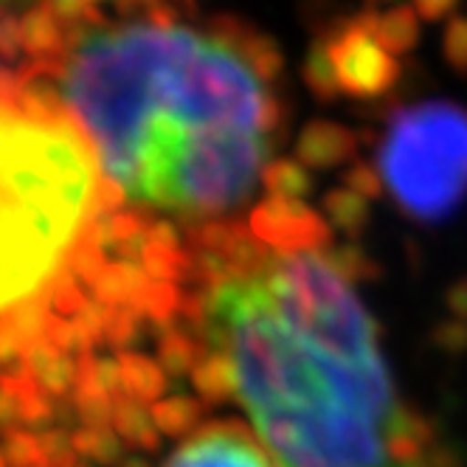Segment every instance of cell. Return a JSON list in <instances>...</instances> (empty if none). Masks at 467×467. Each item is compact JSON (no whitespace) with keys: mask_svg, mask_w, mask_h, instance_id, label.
<instances>
[{"mask_svg":"<svg viewBox=\"0 0 467 467\" xmlns=\"http://www.w3.org/2000/svg\"><path fill=\"white\" fill-rule=\"evenodd\" d=\"M51 68L102 175L186 225L248 203L285 132L279 48L237 17L130 15L71 37Z\"/></svg>","mask_w":467,"mask_h":467,"instance_id":"6da1fadb","label":"cell"},{"mask_svg":"<svg viewBox=\"0 0 467 467\" xmlns=\"http://www.w3.org/2000/svg\"><path fill=\"white\" fill-rule=\"evenodd\" d=\"M209 298V349L231 355L279 467H462L400 400L378 324L327 254H271Z\"/></svg>","mask_w":467,"mask_h":467,"instance_id":"7a4b0ae2","label":"cell"},{"mask_svg":"<svg viewBox=\"0 0 467 467\" xmlns=\"http://www.w3.org/2000/svg\"><path fill=\"white\" fill-rule=\"evenodd\" d=\"M102 181L93 144L68 113L40 119L0 102V316L68 268L102 217Z\"/></svg>","mask_w":467,"mask_h":467,"instance_id":"3957f363","label":"cell"},{"mask_svg":"<svg viewBox=\"0 0 467 467\" xmlns=\"http://www.w3.org/2000/svg\"><path fill=\"white\" fill-rule=\"evenodd\" d=\"M378 172L397 209L440 223L467 197V110L451 102L397 108L378 147Z\"/></svg>","mask_w":467,"mask_h":467,"instance_id":"277c9868","label":"cell"},{"mask_svg":"<svg viewBox=\"0 0 467 467\" xmlns=\"http://www.w3.org/2000/svg\"><path fill=\"white\" fill-rule=\"evenodd\" d=\"M375 17L378 12H366L321 40L341 93L355 99H378L400 79L397 57H391L375 37Z\"/></svg>","mask_w":467,"mask_h":467,"instance_id":"5b68a950","label":"cell"},{"mask_svg":"<svg viewBox=\"0 0 467 467\" xmlns=\"http://www.w3.org/2000/svg\"><path fill=\"white\" fill-rule=\"evenodd\" d=\"M248 228L274 254H321V248H329L332 243L327 217L310 209L305 200L265 197L254 206Z\"/></svg>","mask_w":467,"mask_h":467,"instance_id":"8992f818","label":"cell"},{"mask_svg":"<svg viewBox=\"0 0 467 467\" xmlns=\"http://www.w3.org/2000/svg\"><path fill=\"white\" fill-rule=\"evenodd\" d=\"M163 467H276L251 433L237 420H214L186 437Z\"/></svg>","mask_w":467,"mask_h":467,"instance_id":"52a82bcc","label":"cell"},{"mask_svg":"<svg viewBox=\"0 0 467 467\" xmlns=\"http://www.w3.org/2000/svg\"><path fill=\"white\" fill-rule=\"evenodd\" d=\"M358 150L355 132L336 121H313L302 130L296 144V161L307 170H336Z\"/></svg>","mask_w":467,"mask_h":467,"instance_id":"ba28073f","label":"cell"},{"mask_svg":"<svg viewBox=\"0 0 467 467\" xmlns=\"http://www.w3.org/2000/svg\"><path fill=\"white\" fill-rule=\"evenodd\" d=\"M147 285H150V276L144 274L139 262L116 259V262H108V268L99 274L90 293L96 302H102L108 307H136Z\"/></svg>","mask_w":467,"mask_h":467,"instance_id":"9c48e42d","label":"cell"},{"mask_svg":"<svg viewBox=\"0 0 467 467\" xmlns=\"http://www.w3.org/2000/svg\"><path fill=\"white\" fill-rule=\"evenodd\" d=\"M209 352L212 349H206V341L197 338L192 329H186L181 318L170 327L158 329V360L163 366V372H170L172 378L192 375L197 369V363Z\"/></svg>","mask_w":467,"mask_h":467,"instance_id":"30bf717a","label":"cell"},{"mask_svg":"<svg viewBox=\"0 0 467 467\" xmlns=\"http://www.w3.org/2000/svg\"><path fill=\"white\" fill-rule=\"evenodd\" d=\"M119 369H121V380H124V391L127 397L139 400V403H158L163 400V389H166V375L163 366L155 363L152 358L141 355V352H116Z\"/></svg>","mask_w":467,"mask_h":467,"instance_id":"8fae6325","label":"cell"},{"mask_svg":"<svg viewBox=\"0 0 467 467\" xmlns=\"http://www.w3.org/2000/svg\"><path fill=\"white\" fill-rule=\"evenodd\" d=\"M192 383L200 394H203L206 403H225V400L240 394L237 366H234V360L225 349H212L203 360H200L197 369L192 372Z\"/></svg>","mask_w":467,"mask_h":467,"instance_id":"7c38bea8","label":"cell"},{"mask_svg":"<svg viewBox=\"0 0 467 467\" xmlns=\"http://www.w3.org/2000/svg\"><path fill=\"white\" fill-rule=\"evenodd\" d=\"M113 428L124 445L141 448V451H158L161 448V431L152 420V411L144 409V403L132 397L116 400L113 409Z\"/></svg>","mask_w":467,"mask_h":467,"instance_id":"4fadbf2b","label":"cell"},{"mask_svg":"<svg viewBox=\"0 0 467 467\" xmlns=\"http://www.w3.org/2000/svg\"><path fill=\"white\" fill-rule=\"evenodd\" d=\"M375 37L391 57L409 54L420 40V15L414 6H394L375 17Z\"/></svg>","mask_w":467,"mask_h":467,"instance_id":"5bb4252c","label":"cell"},{"mask_svg":"<svg viewBox=\"0 0 467 467\" xmlns=\"http://www.w3.org/2000/svg\"><path fill=\"white\" fill-rule=\"evenodd\" d=\"M200 417H203V406L189 394L163 397L152 406V420H155L158 431L163 437H172V440L192 437V431L197 428Z\"/></svg>","mask_w":467,"mask_h":467,"instance_id":"9a60e30c","label":"cell"},{"mask_svg":"<svg viewBox=\"0 0 467 467\" xmlns=\"http://www.w3.org/2000/svg\"><path fill=\"white\" fill-rule=\"evenodd\" d=\"M262 186L268 189V197L305 200L313 192V178L305 163L290 161V158H276L268 166V172H265Z\"/></svg>","mask_w":467,"mask_h":467,"instance_id":"2e32d148","label":"cell"},{"mask_svg":"<svg viewBox=\"0 0 467 467\" xmlns=\"http://www.w3.org/2000/svg\"><path fill=\"white\" fill-rule=\"evenodd\" d=\"M74 448L79 459L105 464V467H119L124 462V442L116 431L110 428H74L71 431Z\"/></svg>","mask_w":467,"mask_h":467,"instance_id":"e0dca14e","label":"cell"},{"mask_svg":"<svg viewBox=\"0 0 467 467\" xmlns=\"http://www.w3.org/2000/svg\"><path fill=\"white\" fill-rule=\"evenodd\" d=\"M324 217L344 234H360L369 223V200L352 189H332L324 197Z\"/></svg>","mask_w":467,"mask_h":467,"instance_id":"ac0fdd59","label":"cell"},{"mask_svg":"<svg viewBox=\"0 0 467 467\" xmlns=\"http://www.w3.org/2000/svg\"><path fill=\"white\" fill-rule=\"evenodd\" d=\"M40 296L46 298V305L51 307V313L54 316H62V318H77L90 305L85 285L68 268H65Z\"/></svg>","mask_w":467,"mask_h":467,"instance_id":"d6986e66","label":"cell"},{"mask_svg":"<svg viewBox=\"0 0 467 467\" xmlns=\"http://www.w3.org/2000/svg\"><path fill=\"white\" fill-rule=\"evenodd\" d=\"M0 451H4L9 467H51L46 462L43 445H40V433H35L31 428H12L6 433H0Z\"/></svg>","mask_w":467,"mask_h":467,"instance_id":"ffe728a7","label":"cell"},{"mask_svg":"<svg viewBox=\"0 0 467 467\" xmlns=\"http://www.w3.org/2000/svg\"><path fill=\"white\" fill-rule=\"evenodd\" d=\"M144 316L136 307H110L108 327H105V344L116 352H130L136 347L144 332Z\"/></svg>","mask_w":467,"mask_h":467,"instance_id":"44dd1931","label":"cell"},{"mask_svg":"<svg viewBox=\"0 0 467 467\" xmlns=\"http://www.w3.org/2000/svg\"><path fill=\"white\" fill-rule=\"evenodd\" d=\"M305 82L321 99V102H332V99L341 93V88L336 82V74H332L327 48L321 46V40L310 48V54L305 59Z\"/></svg>","mask_w":467,"mask_h":467,"instance_id":"7402d4cb","label":"cell"},{"mask_svg":"<svg viewBox=\"0 0 467 467\" xmlns=\"http://www.w3.org/2000/svg\"><path fill=\"white\" fill-rule=\"evenodd\" d=\"M327 259L332 262V268H336L349 285H358V282H369L378 276V265L375 259L360 251L358 245H344V248H332L327 254Z\"/></svg>","mask_w":467,"mask_h":467,"instance_id":"603a6c76","label":"cell"},{"mask_svg":"<svg viewBox=\"0 0 467 467\" xmlns=\"http://www.w3.org/2000/svg\"><path fill=\"white\" fill-rule=\"evenodd\" d=\"M40 445H43V453H46V462L51 467H71L79 462V453L74 448V440H71V431L68 428H46L40 431Z\"/></svg>","mask_w":467,"mask_h":467,"instance_id":"cb8c5ba5","label":"cell"},{"mask_svg":"<svg viewBox=\"0 0 467 467\" xmlns=\"http://www.w3.org/2000/svg\"><path fill=\"white\" fill-rule=\"evenodd\" d=\"M442 48H445V57L453 68L467 71V17H462V15L451 17V23L445 28Z\"/></svg>","mask_w":467,"mask_h":467,"instance_id":"d4e9b609","label":"cell"},{"mask_svg":"<svg viewBox=\"0 0 467 467\" xmlns=\"http://www.w3.org/2000/svg\"><path fill=\"white\" fill-rule=\"evenodd\" d=\"M347 189H352L355 194H360L366 200H372V197H380V192L386 186H383L378 170H372V166H366V163H355L347 172Z\"/></svg>","mask_w":467,"mask_h":467,"instance_id":"484cf974","label":"cell"},{"mask_svg":"<svg viewBox=\"0 0 467 467\" xmlns=\"http://www.w3.org/2000/svg\"><path fill=\"white\" fill-rule=\"evenodd\" d=\"M26 54L23 35H20V17H0V59L15 62Z\"/></svg>","mask_w":467,"mask_h":467,"instance_id":"4316f807","label":"cell"},{"mask_svg":"<svg viewBox=\"0 0 467 467\" xmlns=\"http://www.w3.org/2000/svg\"><path fill=\"white\" fill-rule=\"evenodd\" d=\"M433 341H437V347L445 352H464L467 349V321L451 318V321L440 324L437 332H433Z\"/></svg>","mask_w":467,"mask_h":467,"instance_id":"83f0119b","label":"cell"},{"mask_svg":"<svg viewBox=\"0 0 467 467\" xmlns=\"http://www.w3.org/2000/svg\"><path fill=\"white\" fill-rule=\"evenodd\" d=\"M459 0H411V6L425 20H442L456 9Z\"/></svg>","mask_w":467,"mask_h":467,"instance_id":"f1b7e54d","label":"cell"},{"mask_svg":"<svg viewBox=\"0 0 467 467\" xmlns=\"http://www.w3.org/2000/svg\"><path fill=\"white\" fill-rule=\"evenodd\" d=\"M20 425V411H17V400L0 386V433H6Z\"/></svg>","mask_w":467,"mask_h":467,"instance_id":"f546056e","label":"cell"},{"mask_svg":"<svg viewBox=\"0 0 467 467\" xmlns=\"http://www.w3.org/2000/svg\"><path fill=\"white\" fill-rule=\"evenodd\" d=\"M445 302H448V310L453 313V318L467 321V279H459L456 285H451Z\"/></svg>","mask_w":467,"mask_h":467,"instance_id":"4dcf8cb0","label":"cell"},{"mask_svg":"<svg viewBox=\"0 0 467 467\" xmlns=\"http://www.w3.org/2000/svg\"><path fill=\"white\" fill-rule=\"evenodd\" d=\"M93 4H99V0H51V6H57L59 12H65L68 17H74V12L90 9Z\"/></svg>","mask_w":467,"mask_h":467,"instance_id":"1f68e13d","label":"cell"},{"mask_svg":"<svg viewBox=\"0 0 467 467\" xmlns=\"http://www.w3.org/2000/svg\"><path fill=\"white\" fill-rule=\"evenodd\" d=\"M119 467H150V462L141 459V456H124V462Z\"/></svg>","mask_w":467,"mask_h":467,"instance_id":"d6a6232c","label":"cell"},{"mask_svg":"<svg viewBox=\"0 0 467 467\" xmlns=\"http://www.w3.org/2000/svg\"><path fill=\"white\" fill-rule=\"evenodd\" d=\"M9 462H6V456H4V451H0V467H6Z\"/></svg>","mask_w":467,"mask_h":467,"instance_id":"836d02e7","label":"cell"},{"mask_svg":"<svg viewBox=\"0 0 467 467\" xmlns=\"http://www.w3.org/2000/svg\"><path fill=\"white\" fill-rule=\"evenodd\" d=\"M71 467H88L85 462H77V464H71Z\"/></svg>","mask_w":467,"mask_h":467,"instance_id":"e575fe53","label":"cell"},{"mask_svg":"<svg viewBox=\"0 0 467 467\" xmlns=\"http://www.w3.org/2000/svg\"><path fill=\"white\" fill-rule=\"evenodd\" d=\"M0 17H4V15H0Z\"/></svg>","mask_w":467,"mask_h":467,"instance_id":"d590c367","label":"cell"}]
</instances>
